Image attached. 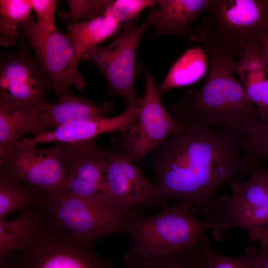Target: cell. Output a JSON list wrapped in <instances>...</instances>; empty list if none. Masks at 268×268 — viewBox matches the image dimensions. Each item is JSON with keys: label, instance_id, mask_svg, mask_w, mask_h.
Segmentation results:
<instances>
[{"label": "cell", "instance_id": "1", "mask_svg": "<svg viewBox=\"0 0 268 268\" xmlns=\"http://www.w3.org/2000/svg\"><path fill=\"white\" fill-rule=\"evenodd\" d=\"M182 129L166 137L149 156L146 166L156 181L151 206L181 199L212 222L218 189L259 167L243 152V135L203 124L180 122Z\"/></svg>", "mask_w": 268, "mask_h": 268}, {"label": "cell", "instance_id": "2", "mask_svg": "<svg viewBox=\"0 0 268 268\" xmlns=\"http://www.w3.org/2000/svg\"><path fill=\"white\" fill-rule=\"evenodd\" d=\"M204 48L209 65L206 78L198 90H187L171 105L175 117L180 122H196L246 135L261 118L244 85L235 77V58L214 47Z\"/></svg>", "mask_w": 268, "mask_h": 268}, {"label": "cell", "instance_id": "3", "mask_svg": "<svg viewBox=\"0 0 268 268\" xmlns=\"http://www.w3.org/2000/svg\"><path fill=\"white\" fill-rule=\"evenodd\" d=\"M192 206L190 202L182 201L170 208L164 205L153 216L133 215L127 233L132 241L125 258L167 255L198 243L208 229L218 232L230 229L224 224L198 219Z\"/></svg>", "mask_w": 268, "mask_h": 268}, {"label": "cell", "instance_id": "4", "mask_svg": "<svg viewBox=\"0 0 268 268\" xmlns=\"http://www.w3.org/2000/svg\"><path fill=\"white\" fill-rule=\"evenodd\" d=\"M190 39L235 57L268 35V0H212Z\"/></svg>", "mask_w": 268, "mask_h": 268}, {"label": "cell", "instance_id": "5", "mask_svg": "<svg viewBox=\"0 0 268 268\" xmlns=\"http://www.w3.org/2000/svg\"><path fill=\"white\" fill-rule=\"evenodd\" d=\"M95 242L44 220L29 245L7 260L15 268H114L111 261L98 253Z\"/></svg>", "mask_w": 268, "mask_h": 268}, {"label": "cell", "instance_id": "6", "mask_svg": "<svg viewBox=\"0 0 268 268\" xmlns=\"http://www.w3.org/2000/svg\"><path fill=\"white\" fill-rule=\"evenodd\" d=\"M132 216L114 208L106 201L59 192L49 194L44 217L53 226L89 240L115 233H128Z\"/></svg>", "mask_w": 268, "mask_h": 268}, {"label": "cell", "instance_id": "7", "mask_svg": "<svg viewBox=\"0 0 268 268\" xmlns=\"http://www.w3.org/2000/svg\"><path fill=\"white\" fill-rule=\"evenodd\" d=\"M148 8L146 17L139 25L134 26L132 21L126 23L109 44L98 46L81 59L92 63L101 71L108 84L107 95L122 96L129 107H139L141 102L134 84L137 73L135 55L144 32L155 24L157 10L154 6Z\"/></svg>", "mask_w": 268, "mask_h": 268}, {"label": "cell", "instance_id": "8", "mask_svg": "<svg viewBox=\"0 0 268 268\" xmlns=\"http://www.w3.org/2000/svg\"><path fill=\"white\" fill-rule=\"evenodd\" d=\"M145 90L141 98L137 120L129 129L113 136L112 147L122 151L132 162L140 166L145 156L166 137L180 132L182 124L169 114L151 73H145Z\"/></svg>", "mask_w": 268, "mask_h": 268}, {"label": "cell", "instance_id": "9", "mask_svg": "<svg viewBox=\"0 0 268 268\" xmlns=\"http://www.w3.org/2000/svg\"><path fill=\"white\" fill-rule=\"evenodd\" d=\"M20 29L48 75L58 100L73 94L69 85H74L80 90L84 88L83 76L77 68L81 59L75 53L67 33L62 34L57 28L44 30L33 16L21 25Z\"/></svg>", "mask_w": 268, "mask_h": 268}, {"label": "cell", "instance_id": "10", "mask_svg": "<svg viewBox=\"0 0 268 268\" xmlns=\"http://www.w3.org/2000/svg\"><path fill=\"white\" fill-rule=\"evenodd\" d=\"M52 89L50 79L36 56L21 49L1 57L0 100L28 110H39Z\"/></svg>", "mask_w": 268, "mask_h": 268}, {"label": "cell", "instance_id": "11", "mask_svg": "<svg viewBox=\"0 0 268 268\" xmlns=\"http://www.w3.org/2000/svg\"><path fill=\"white\" fill-rule=\"evenodd\" d=\"M0 155V164L19 180L51 195L64 189L67 178L64 142L48 149L14 144Z\"/></svg>", "mask_w": 268, "mask_h": 268}, {"label": "cell", "instance_id": "12", "mask_svg": "<svg viewBox=\"0 0 268 268\" xmlns=\"http://www.w3.org/2000/svg\"><path fill=\"white\" fill-rule=\"evenodd\" d=\"M108 154L103 199L121 212L133 216L151 206L154 184L140 172L120 150L112 147Z\"/></svg>", "mask_w": 268, "mask_h": 268}, {"label": "cell", "instance_id": "13", "mask_svg": "<svg viewBox=\"0 0 268 268\" xmlns=\"http://www.w3.org/2000/svg\"><path fill=\"white\" fill-rule=\"evenodd\" d=\"M258 168L246 182L239 177L230 181L231 195L219 197L212 222L248 231L268 226V196Z\"/></svg>", "mask_w": 268, "mask_h": 268}, {"label": "cell", "instance_id": "14", "mask_svg": "<svg viewBox=\"0 0 268 268\" xmlns=\"http://www.w3.org/2000/svg\"><path fill=\"white\" fill-rule=\"evenodd\" d=\"M64 143L67 178L60 192L104 200V177L109 150L100 145L95 138Z\"/></svg>", "mask_w": 268, "mask_h": 268}, {"label": "cell", "instance_id": "15", "mask_svg": "<svg viewBox=\"0 0 268 268\" xmlns=\"http://www.w3.org/2000/svg\"><path fill=\"white\" fill-rule=\"evenodd\" d=\"M112 104L110 101L97 104L74 94L57 104L46 102L37 110L31 133L35 135L64 126L106 118L113 110Z\"/></svg>", "mask_w": 268, "mask_h": 268}, {"label": "cell", "instance_id": "16", "mask_svg": "<svg viewBox=\"0 0 268 268\" xmlns=\"http://www.w3.org/2000/svg\"><path fill=\"white\" fill-rule=\"evenodd\" d=\"M139 107L127 106L121 114L111 117L89 120L60 127L52 131L33 135L15 143L18 145L36 146L40 143H74L95 138L99 134L125 131L133 126L138 119Z\"/></svg>", "mask_w": 268, "mask_h": 268}, {"label": "cell", "instance_id": "17", "mask_svg": "<svg viewBox=\"0 0 268 268\" xmlns=\"http://www.w3.org/2000/svg\"><path fill=\"white\" fill-rule=\"evenodd\" d=\"M234 60L233 68L245 87L248 100L256 105L261 120L268 123V67L260 44L248 47Z\"/></svg>", "mask_w": 268, "mask_h": 268}, {"label": "cell", "instance_id": "18", "mask_svg": "<svg viewBox=\"0 0 268 268\" xmlns=\"http://www.w3.org/2000/svg\"><path fill=\"white\" fill-rule=\"evenodd\" d=\"M212 0H157L154 31L151 37L171 35L189 39L194 29L190 23L205 12Z\"/></svg>", "mask_w": 268, "mask_h": 268}, {"label": "cell", "instance_id": "19", "mask_svg": "<svg viewBox=\"0 0 268 268\" xmlns=\"http://www.w3.org/2000/svg\"><path fill=\"white\" fill-rule=\"evenodd\" d=\"M49 194L29 183H22L3 165L0 166V219L16 210L43 208Z\"/></svg>", "mask_w": 268, "mask_h": 268}, {"label": "cell", "instance_id": "20", "mask_svg": "<svg viewBox=\"0 0 268 268\" xmlns=\"http://www.w3.org/2000/svg\"><path fill=\"white\" fill-rule=\"evenodd\" d=\"M44 207L22 211L16 219H0V264L16 252L26 247L39 230Z\"/></svg>", "mask_w": 268, "mask_h": 268}, {"label": "cell", "instance_id": "21", "mask_svg": "<svg viewBox=\"0 0 268 268\" xmlns=\"http://www.w3.org/2000/svg\"><path fill=\"white\" fill-rule=\"evenodd\" d=\"M109 7L104 14L92 19L67 25V33L80 59L102 42L120 32L123 23L112 14Z\"/></svg>", "mask_w": 268, "mask_h": 268}, {"label": "cell", "instance_id": "22", "mask_svg": "<svg viewBox=\"0 0 268 268\" xmlns=\"http://www.w3.org/2000/svg\"><path fill=\"white\" fill-rule=\"evenodd\" d=\"M208 62L206 53L201 47L186 50L157 87L160 95L172 88L188 86L200 80L207 71Z\"/></svg>", "mask_w": 268, "mask_h": 268}, {"label": "cell", "instance_id": "23", "mask_svg": "<svg viewBox=\"0 0 268 268\" xmlns=\"http://www.w3.org/2000/svg\"><path fill=\"white\" fill-rule=\"evenodd\" d=\"M37 110H28L0 100V151L8 150L31 133Z\"/></svg>", "mask_w": 268, "mask_h": 268}, {"label": "cell", "instance_id": "24", "mask_svg": "<svg viewBox=\"0 0 268 268\" xmlns=\"http://www.w3.org/2000/svg\"><path fill=\"white\" fill-rule=\"evenodd\" d=\"M125 259L122 268H205V253L200 242L165 256L133 257Z\"/></svg>", "mask_w": 268, "mask_h": 268}, {"label": "cell", "instance_id": "25", "mask_svg": "<svg viewBox=\"0 0 268 268\" xmlns=\"http://www.w3.org/2000/svg\"><path fill=\"white\" fill-rule=\"evenodd\" d=\"M30 0H0V43L9 46L15 44L21 34V25L32 15Z\"/></svg>", "mask_w": 268, "mask_h": 268}, {"label": "cell", "instance_id": "26", "mask_svg": "<svg viewBox=\"0 0 268 268\" xmlns=\"http://www.w3.org/2000/svg\"><path fill=\"white\" fill-rule=\"evenodd\" d=\"M244 153L256 163L268 160V123L261 119L257 121L243 136Z\"/></svg>", "mask_w": 268, "mask_h": 268}, {"label": "cell", "instance_id": "27", "mask_svg": "<svg viewBox=\"0 0 268 268\" xmlns=\"http://www.w3.org/2000/svg\"><path fill=\"white\" fill-rule=\"evenodd\" d=\"M68 8L60 14L61 18L69 23L87 21L104 14L113 0H68Z\"/></svg>", "mask_w": 268, "mask_h": 268}, {"label": "cell", "instance_id": "28", "mask_svg": "<svg viewBox=\"0 0 268 268\" xmlns=\"http://www.w3.org/2000/svg\"><path fill=\"white\" fill-rule=\"evenodd\" d=\"M205 253V268H253L249 256L228 257L214 251L208 243V238L204 235L200 240Z\"/></svg>", "mask_w": 268, "mask_h": 268}, {"label": "cell", "instance_id": "29", "mask_svg": "<svg viewBox=\"0 0 268 268\" xmlns=\"http://www.w3.org/2000/svg\"><path fill=\"white\" fill-rule=\"evenodd\" d=\"M156 4L157 0H113L109 8L122 22H135L144 9Z\"/></svg>", "mask_w": 268, "mask_h": 268}, {"label": "cell", "instance_id": "30", "mask_svg": "<svg viewBox=\"0 0 268 268\" xmlns=\"http://www.w3.org/2000/svg\"><path fill=\"white\" fill-rule=\"evenodd\" d=\"M32 9L37 17L36 22L40 27L46 30L57 28L55 14L57 1L55 0H30Z\"/></svg>", "mask_w": 268, "mask_h": 268}, {"label": "cell", "instance_id": "31", "mask_svg": "<svg viewBox=\"0 0 268 268\" xmlns=\"http://www.w3.org/2000/svg\"><path fill=\"white\" fill-rule=\"evenodd\" d=\"M245 253L249 257L253 268H268V248L261 247L260 251L254 247H246Z\"/></svg>", "mask_w": 268, "mask_h": 268}, {"label": "cell", "instance_id": "32", "mask_svg": "<svg viewBox=\"0 0 268 268\" xmlns=\"http://www.w3.org/2000/svg\"><path fill=\"white\" fill-rule=\"evenodd\" d=\"M248 235L250 240L257 241L261 247L268 248V226L249 231Z\"/></svg>", "mask_w": 268, "mask_h": 268}, {"label": "cell", "instance_id": "33", "mask_svg": "<svg viewBox=\"0 0 268 268\" xmlns=\"http://www.w3.org/2000/svg\"><path fill=\"white\" fill-rule=\"evenodd\" d=\"M260 45L263 58L268 67V35L263 39Z\"/></svg>", "mask_w": 268, "mask_h": 268}, {"label": "cell", "instance_id": "34", "mask_svg": "<svg viewBox=\"0 0 268 268\" xmlns=\"http://www.w3.org/2000/svg\"><path fill=\"white\" fill-rule=\"evenodd\" d=\"M257 170L264 183L268 196V168L259 167Z\"/></svg>", "mask_w": 268, "mask_h": 268}, {"label": "cell", "instance_id": "35", "mask_svg": "<svg viewBox=\"0 0 268 268\" xmlns=\"http://www.w3.org/2000/svg\"><path fill=\"white\" fill-rule=\"evenodd\" d=\"M0 268H15L11 263L7 260L4 262L0 264Z\"/></svg>", "mask_w": 268, "mask_h": 268}]
</instances>
